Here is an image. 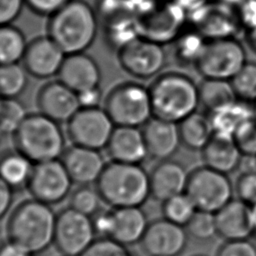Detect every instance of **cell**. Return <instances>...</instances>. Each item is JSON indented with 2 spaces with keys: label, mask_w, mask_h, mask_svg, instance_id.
<instances>
[{
  "label": "cell",
  "mask_w": 256,
  "mask_h": 256,
  "mask_svg": "<svg viewBox=\"0 0 256 256\" xmlns=\"http://www.w3.org/2000/svg\"><path fill=\"white\" fill-rule=\"evenodd\" d=\"M99 28L94 6L85 0L68 1L47 21V35L66 55L88 50Z\"/></svg>",
  "instance_id": "1"
},
{
  "label": "cell",
  "mask_w": 256,
  "mask_h": 256,
  "mask_svg": "<svg viewBox=\"0 0 256 256\" xmlns=\"http://www.w3.org/2000/svg\"><path fill=\"white\" fill-rule=\"evenodd\" d=\"M255 159H256V157H255Z\"/></svg>",
  "instance_id": "54"
},
{
  "label": "cell",
  "mask_w": 256,
  "mask_h": 256,
  "mask_svg": "<svg viewBox=\"0 0 256 256\" xmlns=\"http://www.w3.org/2000/svg\"><path fill=\"white\" fill-rule=\"evenodd\" d=\"M250 213H251V223H252V237L256 239V203L250 206Z\"/></svg>",
  "instance_id": "47"
},
{
  "label": "cell",
  "mask_w": 256,
  "mask_h": 256,
  "mask_svg": "<svg viewBox=\"0 0 256 256\" xmlns=\"http://www.w3.org/2000/svg\"><path fill=\"white\" fill-rule=\"evenodd\" d=\"M60 160L73 183L78 185L96 183L106 165L99 150L74 144L66 147Z\"/></svg>",
  "instance_id": "16"
},
{
  "label": "cell",
  "mask_w": 256,
  "mask_h": 256,
  "mask_svg": "<svg viewBox=\"0 0 256 256\" xmlns=\"http://www.w3.org/2000/svg\"><path fill=\"white\" fill-rule=\"evenodd\" d=\"M80 108H94L100 107L104 100L103 92L100 86H95L77 93Z\"/></svg>",
  "instance_id": "43"
},
{
  "label": "cell",
  "mask_w": 256,
  "mask_h": 256,
  "mask_svg": "<svg viewBox=\"0 0 256 256\" xmlns=\"http://www.w3.org/2000/svg\"><path fill=\"white\" fill-rule=\"evenodd\" d=\"M245 39L251 51L256 54V26L245 30Z\"/></svg>",
  "instance_id": "46"
},
{
  "label": "cell",
  "mask_w": 256,
  "mask_h": 256,
  "mask_svg": "<svg viewBox=\"0 0 256 256\" xmlns=\"http://www.w3.org/2000/svg\"><path fill=\"white\" fill-rule=\"evenodd\" d=\"M230 81L237 99L254 104L256 101V63L246 62Z\"/></svg>",
  "instance_id": "34"
},
{
  "label": "cell",
  "mask_w": 256,
  "mask_h": 256,
  "mask_svg": "<svg viewBox=\"0 0 256 256\" xmlns=\"http://www.w3.org/2000/svg\"><path fill=\"white\" fill-rule=\"evenodd\" d=\"M197 211L195 204L186 193L173 196L162 202L164 218L183 227H186Z\"/></svg>",
  "instance_id": "32"
},
{
  "label": "cell",
  "mask_w": 256,
  "mask_h": 256,
  "mask_svg": "<svg viewBox=\"0 0 256 256\" xmlns=\"http://www.w3.org/2000/svg\"><path fill=\"white\" fill-rule=\"evenodd\" d=\"M0 256H32V254L17 243L7 239L0 243Z\"/></svg>",
  "instance_id": "45"
},
{
  "label": "cell",
  "mask_w": 256,
  "mask_h": 256,
  "mask_svg": "<svg viewBox=\"0 0 256 256\" xmlns=\"http://www.w3.org/2000/svg\"><path fill=\"white\" fill-rule=\"evenodd\" d=\"M95 185L111 208L141 207L151 197L149 173L141 164L110 161Z\"/></svg>",
  "instance_id": "3"
},
{
  "label": "cell",
  "mask_w": 256,
  "mask_h": 256,
  "mask_svg": "<svg viewBox=\"0 0 256 256\" xmlns=\"http://www.w3.org/2000/svg\"><path fill=\"white\" fill-rule=\"evenodd\" d=\"M253 105H254V112H255V117H256V101L254 102Z\"/></svg>",
  "instance_id": "50"
},
{
  "label": "cell",
  "mask_w": 256,
  "mask_h": 256,
  "mask_svg": "<svg viewBox=\"0 0 256 256\" xmlns=\"http://www.w3.org/2000/svg\"><path fill=\"white\" fill-rule=\"evenodd\" d=\"M181 143L186 148L201 151L214 135L209 114L194 112L178 123Z\"/></svg>",
  "instance_id": "27"
},
{
  "label": "cell",
  "mask_w": 256,
  "mask_h": 256,
  "mask_svg": "<svg viewBox=\"0 0 256 256\" xmlns=\"http://www.w3.org/2000/svg\"><path fill=\"white\" fill-rule=\"evenodd\" d=\"M27 44L25 34L13 23L0 25V65L22 61Z\"/></svg>",
  "instance_id": "29"
},
{
  "label": "cell",
  "mask_w": 256,
  "mask_h": 256,
  "mask_svg": "<svg viewBox=\"0 0 256 256\" xmlns=\"http://www.w3.org/2000/svg\"><path fill=\"white\" fill-rule=\"evenodd\" d=\"M207 39L195 29L182 30L174 39L173 55L175 61L181 65H194Z\"/></svg>",
  "instance_id": "31"
},
{
  "label": "cell",
  "mask_w": 256,
  "mask_h": 256,
  "mask_svg": "<svg viewBox=\"0 0 256 256\" xmlns=\"http://www.w3.org/2000/svg\"><path fill=\"white\" fill-rule=\"evenodd\" d=\"M66 54L48 36L42 35L28 42L22 65L30 76L48 79L57 76Z\"/></svg>",
  "instance_id": "14"
},
{
  "label": "cell",
  "mask_w": 256,
  "mask_h": 256,
  "mask_svg": "<svg viewBox=\"0 0 256 256\" xmlns=\"http://www.w3.org/2000/svg\"><path fill=\"white\" fill-rule=\"evenodd\" d=\"M218 236L226 241L244 240L252 237L250 206L243 201L232 199L215 213Z\"/></svg>",
  "instance_id": "21"
},
{
  "label": "cell",
  "mask_w": 256,
  "mask_h": 256,
  "mask_svg": "<svg viewBox=\"0 0 256 256\" xmlns=\"http://www.w3.org/2000/svg\"><path fill=\"white\" fill-rule=\"evenodd\" d=\"M70 0H24L25 6L34 14L50 17Z\"/></svg>",
  "instance_id": "41"
},
{
  "label": "cell",
  "mask_w": 256,
  "mask_h": 256,
  "mask_svg": "<svg viewBox=\"0 0 256 256\" xmlns=\"http://www.w3.org/2000/svg\"><path fill=\"white\" fill-rule=\"evenodd\" d=\"M12 139L15 148L35 164L60 159L66 149L60 123L40 112L28 113Z\"/></svg>",
  "instance_id": "5"
},
{
  "label": "cell",
  "mask_w": 256,
  "mask_h": 256,
  "mask_svg": "<svg viewBox=\"0 0 256 256\" xmlns=\"http://www.w3.org/2000/svg\"><path fill=\"white\" fill-rule=\"evenodd\" d=\"M234 191L227 174L203 165L189 173L185 193L197 210L215 214L233 199Z\"/></svg>",
  "instance_id": "8"
},
{
  "label": "cell",
  "mask_w": 256,
  "mask_h": 256,
  "mask_svg": "<svg viewBox=\"0 0 256 256\" xmlns=\"http://www.w3.org/2000/svg\"><path fill=\"white\" fill-rule=\"evenodd\" d=\"M111 161L142 164L148 157V152L139 127L115 126L105 147Z\"/></svg>",
  "instance_id": "19"
},
{
  "label": "cell",
  "mask_w": 256,
  "mask_h": 256,
  "mask_svg": "<svg viewBox=\"0 0 256 256\" xmlns=\"http://www.w3.org/2000/svg\"><path fill=\"white\" fill-rule=\"evenodd\" d=\"M81 256H132L128 247L110 238H96Z\"/></svg>",
  "instance_id": "38"
},
{
  "label": "cell",
  "mask_w": 256,
  "mask_h": 256,
  "mask_svg": "<svg viewBox=\"0 0 256 256\" xmlns=\"http://www.w3.org/2000/svg\"><path fill=\"white\" fill-rule=\"evenodd\" d=\"M200 104L212 113L219 110L237 99L230 80L221 79H203L198 85Z\"/></svg>",
  "instance_id": "28"
},
{
  "label": "cell",
  "mask_w": 256,
  "mask_h": 256,
  "mask_svg": "<svg viewBox=\"0 0 256 256\" xmlns=\"http://www.w3.org/2000/svg\"><path fill=\"white\" fill-rule=\"evenodd\" d=\"M208 114L212 122L214 133L229 135L232 137L236 130L246 120L255 116L254 105L239 99Z\"/></svg>",
  "instance_id": "26"
},
{
  "label": "cell",
  "mask_w": 256,
  "mask_h": 256,
  "mask_svg": "<svg viewBox=\"0 0 256 256\" xmlns=\"http://www.w3.org/2000/svg\"><path fill=\"white\" fill-rule=\"evenodd\" d=\"M189 173L185 167L171 159L159 161L149 172L151 197L159 202L185 193Z\"/></svg>",
  "instance_id": "20"
},
{
  "label": "cell",
  "mask_w": 256,
  "mask_h": 256,
  "mask_svg": "<svg viewBox=\"0 0 256 256\" xmlns=\"http://www.w3.org/2000/svg\"><path fill=\"white\" fill-rule=\"evenodd\" d=\"M196 256H205V255H196Z\"/></svg>",
  "instance_id": "53"
},
{
  "label": "cell",
  "mask_w": 256,
  "mask_h": 256,
  "mask_svg": "<svg viewBox=\"0 0 256 256\" xmlns=\"http://www.w3.org/2000/svg\"><path fill=\"white\" fill-rule=\"evenodd\" d=\"M185 228L189 237L202 242L212 240L218 235L214 213L198 210Z\"/></svg>",
  "instance_id": "36"
},
{
  "label": "cell",
  "mask_w": 256,
  "mask_h": 256,
  "mask_svg": "<svg viewBox=\"0 0 256 256\" xmlns=\"http://www.w3.org/2000/svg\"><path fill=\"white\" fill-rule=\"evenodd\" d=\"M29 76L27 70L20 63L0 65V97L17 99L25 92Z\"/></svg>",
  "instance_id": "30"
},
{
  "label": "cell",
  "mask_w": 256,
  "mask_h": 256,
  "mask_svg": "<svg viewBox=\"0 0 256 256\" xmlns=\"http://www.w3.org/2000/svg\"><path fill=\"white\" fill-rule=\"evenodd\" d=\"M57 77L73 91L79 93L100 86L102 73L97 61L89 54L82 52L66 55Z\"/></svg>",
  "instance_id": "18"
},
{
  "label": "cell",
  "mask_w": 256,
  "mask_h": 256,
  "mask_svg": "<svg viewBox=\"0 0 256 256\" xmlns=\"http://www.w3.org/2000/svg\"><path fill=\"white\" fill-rule=\"evenodd\" d=\"M217 256H256V244L249 239L226 241Z\"/></svg>",
  "instance_id": "40"
},
{
  "label": "cell",
  "mask_w": 256,
  "mask_h": 256,
  "mask_svg": "<svg viewBox=\"0 0 256 256\" xmlns=\"http://www.w3.org/2000/svg\"><path fill=\"white\" fill-rule=\"evenodd\" d=\"M3 100H4V99L0 97V110H1V107H2V104H3Z\"/></svg>",
  "instance_id": "49"
},
{
  "label": "cell",
  "mask_w": 256,
  "mask_h": 256,
  "mask_svg": "<svg viewBox=\"0 0 256 256\" xmlns=\"http://www.w3.org/2000/svg\"><path fill=\"white\" fill-rule=\"evenodd\" d=\"M36 103L38 112L60 124L67 123L80 109L77 93L58 79L40 87Z\"/></svg>",
  "instance_id": "15"
},
{
  "label": "cell",
  "mask_w": 256,
  "mask_h": 256,
  "mask_svg": "<svg viewBox=\"0 0 256 256\" xmlns=\"http://www.w3.org/2000/svg\"><path fill=\"white\" fill-rule=\"evenodd\" d=\"M95 237L91 217L71 207L57 213L53 244L62 256H81Z\"/></svg>",
  "instance_id": "11"
},
{
  "label": "cell",
  "mask_w": 256,
  "mask_h": 256,
  "mask_svg": "<svg viewBox=\"0 0 256 256\" xmlns=\"http://www.w3.org/2000/svg\"><path fill=\"white\" fill-rule=\"evenodd\" d=\"M14 192L15 191L0 178V220L9 212L14 199Z\"/></svg>",
  "instance_id": "44"
},
{
  "label": "cell",
  "mask_w": 256,
  "mask_h": 256,
  "mask_svg": "<svg viewBox=\"0 0 256 256\" xmlns=\"http://www.w3.org/2000/svg\"><path fill=\"white\" fill-rule=\"evenodd\" d=\"M188 238L185 227L162 218L149 223L140 244L148 256H180Z\"/></svg>",
  "instance_id": "13"
},
{
  "label": "cell",
  "mask_w": 256,
  "mask_h": 256,
  "mask_svg": "<svg viewBox=\"0 0 256 256\" xmlns=\"http://www.w3.org/2000/svg\"><path fill=\"white\" fill-rule=\"evenodd\" d=\"M35 163L16 148L0 154V178L14 191L27 189Z\"/></svg>",
  "instance_id": "24"
},
{
  "label": "cell",
  "mask_w": 256,
  "mask_h": 256,
  "mask_svg": "<svg viewBox=\"0 0 256 256\" xmlns=\"http://www.w3.org/2000/svg\"><path fill=\"white\" fill-rule=\"evenodd\" d=\"M115 124L103 107L80 108L66 123V135L74 145L105 149Z\"/></svg>",
  "instance_id": "10"
},
{
  "label": "cell",
  "mask_w": 256,
  "mask_h": 256,
  "mask_svg": "<svg viewBox=\"0 0 256 256\" xmlns=\"http://www.w3.org/2000/svg\"><path fill=\"white\" fill-rule=\"evenodd\" d=\"M102 198L96 187L91 185H79L70 194L69 207L72 209L92 217L101 209Z\"/></svg>",
  "instance_id": "33"
},
{
  "label": "cell",
  "mask_w": 256,
  "mask_h": 256,
  "mask_svg": "<svg viewBox=\"0 0 256 256\" xmlns=\"http://www.w3.org/2000/svg\"><path fill=\"white\" fill-rule=\"evenodd\" d=\"M2 137H3V135L0 133V143H1V140H2Z\"/></svg>",
  "instance_id": "51"
},
{
  "label": "cell",
  "mask_w": 256,
  "mask_h": 256,
  "mask_svg": "<svg viewBox=\"0 0 256 256\" xmlns=\"http://www.w3.org/2000/svg\"><path fill=\"white\" fill-rule=\"evenodd\" d=\"M72 185L62 161L56 159L35 164L27 190L32 198L53 206L71 194Z\"/></svg>",
  "instance_id": "12"
},
{
  "label": "cell",
  "mask_w": 256,
  "mask_h": 256,
  "mask_svg": "<svg viewBox=\"0 0 256 256\" xmlns=\"http://www.w3.org/2000/svg\"><path fill=\"white\" fill-rule=\"evenodd\" d=\"M24 0H0V25L12 24L22 13Z\"/></svg>",
  "instance_id": "42"
},
{
  "label": "cell",
  "mask_w": 256,
  "mask_h": 256,
  "mask_svg": "<svg viewBox=\"0 0 256 256\" xmlns=\"http://www.w3.org/2000/svg\"><path fill=\"white\" fill-rule=\"evenodd\" d=\"M233 138L243 156L256 157V117L246 120L236 130Z\"/></svg>",
  "instance_id": "37"
},
{
  "label": "cell",
  "mask_w": 256,
  "mask_h": 256,
  "mask_svg": "<svg viewBox=\"0 0 256 256\" xmlns=\"http://www.w3.org/2000/svg\"><path fill=\"white\" fill-rule=\"evenodd\" d=\"M243 1L244 0H218L220 5L227 6V7H230V8H232V7H237L238 8Z\"/></svg>",
  "instance_id": "48"
},
{
  "label": "cell",
  "mask_w": 256,
  "mask_h": 256,
  "mask_svg": "<svg viewBox=\"0 0 256 256\" xmlns=\"http://www.w3.org/2000/svg\"><path fill=\"white\" fill-rule=\"evenodd\" d=\"M201 154L205 166L227 175L240 166L243 157L232 136L218 133H214Z\"/></svg>",
  "instance_id": "23"
},
{
  "label": "cell",
  "mask_w": 256,
  "mask_h": 256,
  "mask_svg": "<svg viewBox=\"0 0 256 256\" xmlns=\"http://www.w3.org/2000/svg\"><path fill=\"white\" fill-rule=\"evenodd\" d=\"M203 13L195 20V29L205 39H219L234 37L237 28L242 27L237 12L230 14L224 10H211Z\"/></svg>",
  "instance_id": "25"
},
{
  "label": "cell",
  "mask_w": 256,
  "mask_h": 256,
  "mask_svg": "<svg viewBox=\"0 0 256 256\" xmlns=\"http://www.w3.org/2000/svg\"><path fill=\"white\" fill-rule=\"evenodd\" d=\"M148 88L153 116L160 119L179 123L200 105L198 85L181 72L160 73Z\"/></svg>",
  "instance_id": "4"
},
{
  "label": "cell",
  "mask_w": 256,
  "mask_h": 256,
  "mask_svg": "<svg viewBox=\"0 0 256 256\" xmlns=\"http://www.w3.org/2000/svg\"><path fill=\"white\" fill-rule=\"evenodd\" d=\"M149 225L141 207L112 208L110 239L127 247L140 243Z\"/></svg>",
  "instance_id": "22"
},
{
  "label": "cell",
  "mask_w": 256,
  "mask_h": 256,
  "mask_svg": "<svg viewBox=\"0 0 256 256\" xmlns=\"http://www.w3.org/2000/svg\"><path fill=\"white\" fill-rule=\"evenodd\" d=\"M148 157L162 161L170 159L181 143L178 123L152 117L142 127Z\"/></svg>",
  "instance_id": "17"
},
{
  "label": "cell",
  "mask_w": 256,
  "mask_h": 256,
  "mask_svg": "<svg viewBox=\"0 0 256 256\" xmlns=\"http://www.w3.org/2000/svg\"><path fill=\"white\" fill-rule=\"evenodd\" d=\"M56 218L52 206L34 198L24 200L9 215L8 239L32 255L41 254L54 242Z\"/></svg>",
  "instance_id": "2"
},
{
  "label": "cell",
  "mask_w": 256,
  "mask_h": 256,
  "mask_svg": "<svg viewBox=\"0 0 256 256\" xmlns=\"http://www.w3.org/2000/svg\"><path fill=\"white\" fill-rule=\"evenodd\" d=\"M246 62L242 44L229 37L207 40L194 66L204 79L231 80Z\"/></svg>",
  "instance_id": "7"
},
{
  "label": "cell",
  "mask_w": 256,
  "mask_h": 256,
  "mask_svg": "<svg viewBox=\"0 0 256 256\" xmlns=\"http://www.w3.org/2000/svg\"><path fill=\"white\" fill-rule=\"evenodd\" d=\"M103 108L115 126L141 128L153 117L149 88L136 81L113 86L104 97Z\"/></svg>",
  "instance_id": "6"
},
{
  "label": "cell",
  "mask_w": 256,
  "mask_h": 256,
  "mask_svg": "<svg viewBox=\"0 0 256 256\" xmlns=\"http://www.w3.org/2000/svg\"><path fill=\"white\" fill-rule=\"evenodd\" d=\"M32 256H42V255H40V254H36V255H32Z\"/></svg>",
  "instance_id": "52"
},
{
  "label": "cell",
  "mask_w": 256,
  "mask_h": 256,
  "mask_svg": "<svg viewBox=\"0 0 256 256\" xmlns=\"http://www.w3.org/2000/svg\"><path fill=\"white\" fill-rule=\"evenodd\" d=\"M116 53L121 68L130 76L141 80L158 76L167 62L163 44L141 36Z\"/></svg>",
  "instance_id": "9"
},
{
  "label": "cell",
  "mask_w": 256,
  "mask_h": 256,
  "mask_svg": "<svg viewBox=\"0 0 256 256\" xmlns=\"http://www.w3.org/2000/svg\"><path fill=\"white\" fill-rule=\"evenodd\" d=\"M27 114L25 106L18 99H4L0 110V133L12 136Z\"/></svg>",
  "instance_id": "35"
},
{
  "label": "cell",
  "mask_w": 256,
  "mask_h": 256,
  "mask_svg": "<svg viewBox=\"0 0 256 256\" xmlns=\"http://www.w3.org/2000/svg\"><path fill=\"white\" fill-rule=\"evenodd\" d=\"M237 198L249 206L256 203V170L243 172L234 187Z\"/></svg>",
  "instance_id": "39"
}]
</instances>
